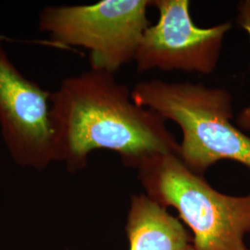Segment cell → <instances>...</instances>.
I'll list each match as a JSON object with an SVG mask.
<instances>
[{
  "label": "cell",
  "mask_w": 250,
  "mask_h": 250,
  "mask_svg": "<svg viewBox=\"0 0 250 250\" xmlns=\"http://www.w3.org/2000/svg\"><path fill=\"white\" fill-rule=\"evenodd\" d=\"M51 94L19 71L0 39V131L21 167L43 170L55 161Z\"/></svg>",
  "instance_id": "obj_6"
},
{
  "label": "cell",
  "mask_w": 250,
  "mask_h": 250,
  "mask_svg": "<svg viewBox=\"0 0 250 250\" xmlns=\"http://www.w3.org/2000/svg\"><path fill=\"white\" fill-rule=\"evenodd\" d=\"M126 231L130 250H195L178 219L147 195L132 197Z\"/></svg>",
  "instance_id": "obj_7"
},
{
  "label": "cell",
  "mask_w": 250,
  "mask_h": 250,
  "mask_svg": "<svg viewBox=\"0 0 250 250\" xmlns=\"http://www.w3.org/2000/svg\"><path fill=\"white\" fill-rule=\"evenodd\" d=\"M149 0H102L90 5L50 6L38 27L51 43L89 50L90 69L115 73L134 61L145 31Z\"/></svg>",
  "instance_id": "obj_4"
},
{
  "label": "cell",
  "mask_w": 250,
  "mask_h": 250,
  "mask_svg": "<svg viewBox=\"0 0 250 250\" xmlns=\"http://www.w3.org/2000/svg\"><path fill=\"white\" fill-rule=\"evenodd\" d=\"M55 161L71 171L86 166L90 154L107 149L137 168L158 154L180 155L166 121L133 101L114 74L92 70L67 77L51 94Z\"/></svg>",
  "instance_id": "obj_1"
},
{
  "label": "cell",
  "mask_w": 250,
  "mask_h": 250,
  "mask_svg": "<svg viewBox=\"0 0 250 250\" xmlns=\"http://www.w3.org/2000/svg\"><path fill=\"white\" fill-rule=\"evenodd\" d=\"M147 196L172 207L194 234L195 250H250V196H226L211 188L174 154H158L137 167Z\"/></svg>",
  "instance_id": "obj_3"
},
{
  "label": "cell",
  "mask_w": 250,
  "mask_h": 250,
  "mask_svg": "<svg viewBox=\"0 0 250 250\" xmlns=\"http://www.w3.org/2000/svg\"><path fill=\"white\" fill-rule=\"evenodd\" d=\"M152 6L159 10L160 18L144 33L134 59L137 72H214L224 36L232 25L197 26L190 15L189 0H154Z\"/></svg>",
  "instance_id": "obj_5"
},
{
  "label": "cell",
  "mask_w": 250,
  "mask_h": 250,
  "mask_svg": "<svg viewBox=\"0 0 250 250\" xmlns=\"http://www.w3.org/2000/svg\"><path fill=\"white\" fill-rule=\"evenodd\" d=\"M237 24L246 31L250 39V0H244L238 4ZM238 126L243 129L250 131V107L242 110L236 120Z\"/></svg>",
  "instance_id": "obj_8"
},
{
  "label": "cell",
  "mask_w": 250,
  "mask_h": 250,
  "mask_svg": "<svg viewBox=\"0 0 250 250\" xmlns=\"http://www.w3.org/2000/svg\"><path fill=\"white\" fill-rule=\"evenodd\" d=\"M136 105L149 108L182 130L179 158L201 175L220 161H233L250 168V136L231 123V94L202 83L145 81L131 91Z\"/></svg>",
  "instance_id": "obj_2"
}]
</instances>
